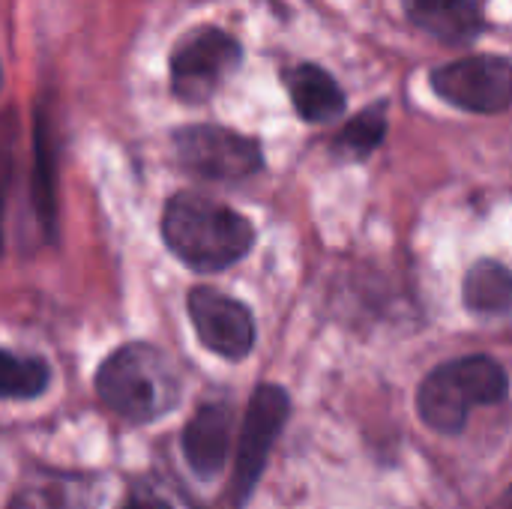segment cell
<instances>
[{"label":"cell","mask_w":512,"mask_h":509,"mask_svg":"<svg viewBox=\"0 0 512 509\" xmlns=\"http://www.w3.org/2000/svg\"><path fill=\"white\" fill-rule=\"evenodd\" d=\"M189 321L207 351L225 360H243L255 345V321L243 303L213 288H192L186 297Z\"/></svg>","instance_id":"8"},{"label":"cell","mask_w":512,"mask_h":509,"mask_svg":"<svg viewBox=\"0 0 512 509\" xmlns=\"http://www.w3.org/2000/svg\"><path fill=\"white\" fill-rule=\"evenodd\" d=\"M432 90L474 114H501L512 105V63L498 54H474L432 72Z\"/></svg>","instance_id":"7"},{"label":"cell","mask_w":512,"mask_h":509,"mask_svg":"<svg viewBox=\"0 0 512 509\" xmlns=\"http://www.w3.org/2000/svg\"><path fill=\"white\" fill-rule=\"evenodd\" d=\"M99 399L126 423H153L180 405L183 381L174 360L147 342H129L105 357L96 372Z\"/></svg>","instance_id":"2"},{"label":"cell","mask_w":512,"mask_h":509,"mask_svg":"<svg viewBox=\"0 0 512 509\" xmlns=\"http://www.w3.org/2000/svg\"><path fill=\"white\" fill-rule=\"evenodd\" d=\"M408 18L447 45H468L483 33V15L474 0H402Z\"/></svg>","instance_id":"10"},{"label":"cell","mask_w":512,"mask_h":509,"mask_svg":"<svg viewBox=\"0 0 512 509\" xmlns=\"http://www.w3.org/2000/svg\"><path fill=\"white\" fill-rule=\"evenodd\" d=\"M165 246L192 270H225L246 258L255 228L246 216L198 192H177L162 210Z\"/></svg>","instance_id":"1"},{"label":"cell","mask_w":512,"mask_h":509,"mask_svg":"<svg viewBox=\"0 0 512 509\" xmlns=\"http://www.w3.org/2000/svg\"><path fill=\"white\" fill-rule=\"evenodd\" d=\"M231 444V411L225 405H204L183 429V456L189 468L210 480L222 471Z\"/></svg>","instance_id":"9"},{"label":"cell","mask_w":512,"mask_h":509,"mask_svg":"<svg viewBox=\"0 0 512 509\" xmlns=\"http://www.w3.org/2000/svg\"><path fill=\"white\" fill-rule=\"evenodd\" d=\"M174 153L180 165L207 180H246L261 171V144L243 132L213 123H195L174 132Z\"/></svg>","instance_id":"5"},{"label":"cell","mask_w":512,"mask_h":509,"mask_svg":"<svg viewBox=\"0 0 512 509\" xmlns=\"http://www.w3.org/2000/svg\"><path fill=\"white\" fill-rule=\"evenodd\" d=\"M492 509H512V486H510V492H507V495H504V498H501V501H498Z\"/></svg>","instance_id":"17"},{"label":"cell","mask_w":512,"mask_h":509,"mask_svg":"<svg viewBox=\"0 0 512 509\" xmlns=\"http://www.w3.org/2000/svg\"><path fill=\"white\" fill-rule=\"evenodd\" d=\"M120 509H174L165 498H159L156 492H150V489H135L126 501H123V507Z\"/></svg>","instance_id":"16"},{"label":"cell","mask_w":512,"mask_h":509,"mask_svg":"<svg viewBox=\"0 0 512 509\" xmlns=\"http://www.w3.org/2000/svg\"><path fill=\"white\" fill-rule=\"evenodd\" d=\"M9 509H93V486L69 474L45 471L21 480Z\"/></svg>","instance_id":"12"},{"label":"cell","mask_w":512,"mask_h":509,"mask_svg":"<svg viewBox=\"0 0 512 509\" xmlns=\"http://www.w3.org/2000/svg\"><path fill=\"white\" fill-rule=\"evenodd\" d=\"M240 42L219 27H195L171 51V90L183 102H207L240 66Z\"/></svg>","instance_id":"4"},{"label":"cell","mask_w":512,"mask_h":509,"mask_svg":"<svg viewBox=\"0 0 512 509\" xmlns=\"http://www.w3.org/2000/svg\"><path fill=\"white\" fill-rule=\"evenodd\" d=\"M507 390L510 378L504 366L486 354H471L450 360L423 378L417 390V411L429 429L459 435L474 405H498L507 399Z\"/></svg>","instance_id":"3"},{"label":"cell","mask_w":512,"mask_h":509,"mask_svg":"<svg viewBox=\"0 0 512 509\" xmlns=\"http://www.w3.org/2000/svg\"><path fill=\"white\" fill-rule=\"evenodd\" d=\"M51 381V369L39 357H18L12 351H3V396L6 399H36L45 393Z\"/></svg>","instance_id":"15"},{"label":"cell","mask_w":512,"mask_h":509,"mask_svg":"<svg viewBox=\"0 0 512 509\" xmlns=\"http://www.w3.org/2000/svg\"><path fill=\"white\" fill-rule=\"evenodd\" d=\"M285 87L306 123H333L345 111V93L339 81L315 63L291 66L285 72Z\"/></svg>","instance_id":"11"},{"label":"cell","mask_w":512,"mask_h":509,"mask_svg":"<svg viewBox=\"0 0 512 509\" xmlns=\"http://www.w3.org/2000/svg\"><path fill=\"white\" fill-rule=\"evenodd\" d=\"M468 312L480 318H507L512 315V270L501 261H477L462 288Z\"/></svg>","instance_id":"13"},{"label":"cell","mask_w":512,"mask_h":509,"mask_svg":"<svg viewBox=\"0 0 512 509\" xmlns=\"http://www.w3.org/2000/svg\"><path fill=\"white\" fill-rule=\"evenodd\" d=\"M384 135H387V105L375 102L339 132V138L333 141V150L336 156L357 162V159H366L384 141Z\"/></svg>","instance_id":"14"},{"label":"cell","mask_w":512,"mask_h":509,"mask_svg":"<svg viewBox=\"0 0 512 509\" xmlns=\"http://www.w3.org/2000/svg\"><path fill=\"white\" fill-rule=\"evenodd\" d=\"M288 396L276 384H261L243 414L240 423V444H237V462H234V480H231V501L234 507H243L249 495L258 486V477L264 474L267 456L288 420Z\"/></svg>","instance_id":"6"}]
</instances>
